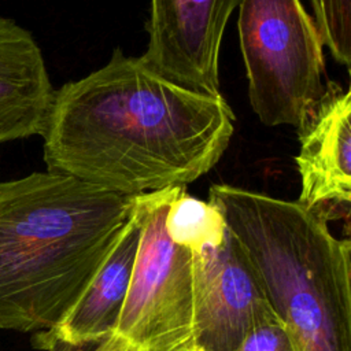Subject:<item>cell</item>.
Masks as SVG:
<instances>
[{
	"label": "cell",
	"instance_id": "cell-11",
	"mask_svg": "<svg viewBox=\"0 0 351 351\" xmlns=\"http://www.w3.org/2000/svg\"><path fill=\"white\" fill-rule=\"evenodd\" d=\"M165 228L174 244L195 252L219 243L226 223L214 204L191 196L184 185L169 206Z\"/></svg>",
	"mask_w": 351,
	"mask_h": 351
},
{
	"label": "cell",
	"instance_id": "cell-6",
	"mask_svg": "<svg viewBox=\"0 0 351 351\" xmlns=\"http://www.w3.org/2000/svg\"><path fill=\"white\" fill-rule=\"evenodd\" d=\"M192 288L196 351H236L251 332L280 321L228 228L219 243L192 252Z\"/></svg>",
	"mask_w": 351,
	"mask_h": 351
},
{
	"label": "cell",
	"instance_id": "cell-14",
	"mask_svg": "<svg viewBox=\"0 0 351 351\" xmlns=\"http://www.w3.org/2000/svg\"><path fill=\"white\" fill-rule=\"evenodd\" d=\"M182 351H196L193 347H191V348H185V350H182Z\"/></svg>",
	"mask_w": 351,
	"mask_h": 351
},
{
	"label": "cell",
	"instance_id": "cell-10",
	"mask_svg": "<svg viewBox=\"0 0 351 351\" xmlns=\"http://www.w3.org/2000/svg\"><path fill=\"white\" fill-rule=\"evenodd\" d=\"M53 95L33 34L0 15V144L41 136Z\"/></svg>",
	"mask_w": 351,
	"mask_h": 351
},
{
	"label": "cell",
	"instance_id": "cell-3",
	"mask_svg": "<svg viewBox=\"0 0 351 351\" xmlns=\"http://www.w3.org/2000/svg\"><path fill=\"white\" fill-rule=\"evenodd\" d=\"M208 202L243 248L298 351H351V243L298 200L213 184Z\"/></svg>",
	"mask_w": 351,
	"mask_h": 351
},
{
	"label": "cell",
	"instance_id": "cell-1",
	"mask_svg": "<svg viewBox=\"0 0 351 351\" xmlns=\"http://www.w3.org/2000/svg\"><path fill=\"white\" fill-rule=\"evenodd\" d=\"M233 130L221 93L188 89L115 48L103 67L55 90L43 158L49 171L138 195L207 174Z\"/></svg>",
	"mask_w": 351,
	"mask_h": 351
},
{
	"label": "cell",
	"instance_id": "cell-8",
	"mask_svg": "<svg viewBox=\"0 0 351 351\" xmlns=\"http://www.w3.org/2000/svg\"><path fill=\"white\" fill-rule=\"evenodd\" d=\"M298 202L328 219L348 215L351 203V92L329 81L299 125Z\"/></svg>",
	"mask_w": 351,
	"mask_h": 351
},
{
	"label": "cell",
	"instance_id": "cell-2",
	"mask_svg": "<svg viewBox=\"0 0 351 351\" xmlns=\"http://www.w3.org/2000/svg\"><path fill=\"white\" fill-rule=\"evenodd\" d=\"M134 196L49 170L0 181V330L56 325L117 244Z\"/></svg>",
	"mask_w": 351,
	"mask_h": 351
},
{
	"label": "cell",
	"instance_id": "cell-9",
	"mask_svg": "<svg viewBox=\"0 0 351 351\" xmlns=\"http://www.w3.org/2000/svg\"><path fill=\"white\" fill-rule=\"evenodd\" d=\"M138 239L140 222L133 207L117 244L80 299L56 325L33 333L34 348L80 350L96 344L114 329L132 278Z\"/></svg>",
	"mask_w": 351,
	"mask_h": 351
},
{
	"label": "cell",
	"instance_id": "cell-4",
	"mask_svg": "<svg viewBox=\"0 0 351 351\" xmlns=\"http://www.w3.org/2000/svg\"><path fill=\"white\" fill-rule=\"evenodd\" d=\"M184 185L134 196L140 222L137 255L114 329L73 351H182L193 347L192 252L167 236L165 218Z\"/></svg>",
	"mask_w": 351,
	"mask_h": 351
},
{
	"label": "cell",
	"instance_id": "cell-5",
	"mask_svg": "<svg viewBox=\"0 0 351 351\" xmlns=\"http://www.w3.org/2000/svg\"><path fill=\"white\" fill-rule=\"evenodd\" d=\"M237 30L254 112L266 126L298 129L325 86L314 19L300 0H241Z\"/></svg>",
	"mask_w": 351,
	"mask_h": 351
},
{
	"label": "cell",
	"instance_id": "cell-7",
	"mask_svg": "<svg viewBox=\"0 0 351 351\" xmlns=\"http://www.w3.org/2000/svg\"><path fill=\"white\" fill-rule=\"evenodd\" d=\"M241 0H151L148 67L188 89L219 95V51L226 23Z\"/></svg>",
	"mask_w": 351,
	"mask_h": 351
},
{
	"label": "cell",
	"instance_id": "cell-12",
	"mask_svg": "<svg viewBox=\"0 0 351 351\" xmlns=\"http://www.w3.org/2000/svg\"><path fill=\"white\" fill-rule=\"evenodd\" d=\"M314 22L332 58L350 67L351 63V0H310Z\"/></svg>",
	"mask_w": 351,
	"mask_h": 351
},
{
	"label": "cell",
	"instance_id": "cell-13",
	"mask_svg": "<svg viewBox=\"0 0 351 351\" xmlns=\"http://www.w3.org/2000/svg\"><path fill=\"white\" fill-rule=\"evenodd\" d=\"M236 351H298L281 321L259 326L251 332Z\"/></svg>",
	"mask_w": 351,
	"mask_h": 351
}]
</instances>
